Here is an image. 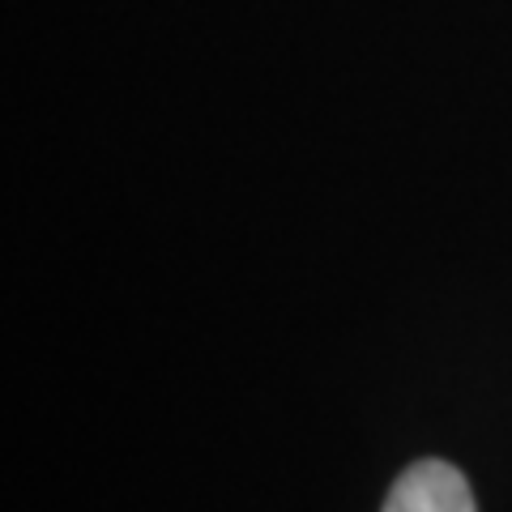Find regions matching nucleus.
Returning a JSON list of instances; mask_svg holds the SVG:
<instances>
[{
    "label": "nucleus",
    "instance_id": "1",
    "mask_svg": "<svg viewBox=\"0 0 512 512\" xmlns=\"http://www.w3.org/2000/svg\"><path fill=\"white\" fill-rule=\"evenodd\" d=\"M384 512H478L470 483L448 461H414L397 478Z\"/></svg>",
    "mask_w": 512,
    "mask_h": 512
}]
</instances>
